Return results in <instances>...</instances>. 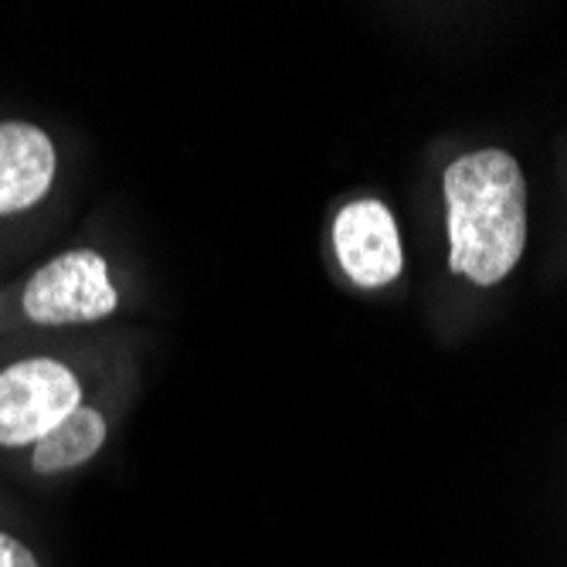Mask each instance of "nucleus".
Masks as SVG:
<instances>
[{
  "instance_id": "7",
  "label": "nucleus",
  "mask_w": 567,
  "mask_h": 567,
  "mask_svg": "<svg viewBox=\"0 0 567 567\" xmlns=\"http://www.w3.org/2000/svg\"><path fill=\"white\" fill-rule=\"evenodd\" d=\"M0 567H41V564L18 537L0 534Z\"/></svg>"
},
{
  "instance_id": "1",
  "label": "nucleus",
  "mask_w": 567,
  "mask_h": 567,
  "mask_svg": "<svg viewBox=\"0 0 567 567\" xmlns=\"http://www.w3.org/2000/svg\"><path fill=\"white\" fill-rule=\"evenodd\" d=\"M452 272L503 282L527 245V181L506 150H476L445 171Z\"/></svg>"
},
{
  "instance_id": "4",
  "label": "nucleus",
  "mask_w": 567,
  "mask_h": 567,
  "mask_svg": "<svg viewBox=\"0 0 567 567\" xmlns=\"http://www.w3.org/2000/svg\"><path fill=\"white\" fill-rule=\"evenodd\" d=\"M333 248L343 272L364 289L394 282L404 266L398 225L381 200H353L340 208L333 221Z\"/></svg>"
},
{
  "instance_id": "2",
  "label": "nucleus",
  "mask_w": 567,
  "mask_h": 567,
  "mask_svg": "<svg viewBox=\"0 0 567 567\" xmlns=\"http://www.w3.org/2000/svg\"><path fill=\"white\" fill-rule=\"evenodd\" d=\"M120 292L110 266L92 248H72L44 262L24 286V313L38 327L95 323L116 313Z\"/></svg>"
},
{
  "instance_id": "6",
  "label": "nucleus",
  "mask_w": 567,
  "mask_h": 567,
  "mask_svg": "<svg viewBox=\"0 0 567 567\" xmlns=\"http://www.w3.org/2000/svg\"><path fill=\"white\" fill-rule=\"evenodd\" d=\"M110 439V425L102 419V411L79 404L65 422L51 429L31 452V470L41 476H55L75 466H85L92 455Z\"/></svg>"
},
{
  "instance_id": "5",
  "label": "nucleus",
  "mask_w": 567,
  "mask_h": 567,
  "mask_svg": "<svg viewBox=\"0 0 567 567\" xmlns=\"http://www.w3.org/2000/svg\"><path fill=\"white\" fill-rule=\"evenodd\" d=\"M59 153L51 136L24 120L0 123V218L21 215L51 190Z\"/></svg>"
},
{
  "instance_id": "3",
  "label": "nucleus",
  "mask_w": 567,
  "mask_h": 567,
  "mask_svg": "<svg viewBox=\"0 0 567 567\" xmlns=\"http://www.w3.org/2000/svg\"><path fill=\"white\" fill-rule=\"evenodd\" d=\"M79 404L82 384L62 360H18L0 371V449L38 445Z\"/></svg>"
}]
</instances>
